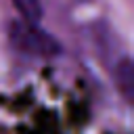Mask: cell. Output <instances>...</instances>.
<instances>
[{"instance_id":"6da1fadb","label":"cell","mask_w":134,"mask_h":134,"mask_svg":"<svg viewBox=\"0 0 134 134\" xmlns=\"http://www.w3.org/2000/svg\"><path fill=\"white\" fill-rule=\"evenodd\" d=\"M8 40L10 44L31 57H42V59H54L63 52L61 42L44 31L38 23H27V21H13L8 25Z\"/></svg>"},{"instance_id":"7a4b0ae2","label":"cell","mask_w":134,"mask_h":134,"mask_svg":"<svg viewBox=\"0 0 134 134\" xmlns=\"http://www.w3.org/2000/svg\"><path fill=\"white\" fill-rule=\"evenodd\" d=\"M115 84H117V90L124 94V98L130 100V96H132V61L128 57H124L121 63H117Z\"/></svg>"},{"instance_id":"3957f363","label":"cell","mask_w":134,"mask_h":134,"mask_svg":"<svg viewBox=\"0 0 134 134\" xmlns=\"http://www.w3.org/2000/svg\"><path fill=\"white\" fill-rule=\"evenodd\" d=\"M10 2L19 10L23 21H27V23H38L42 19V15H44L42 0H10Z\"/></svg>"}]
</instances>
